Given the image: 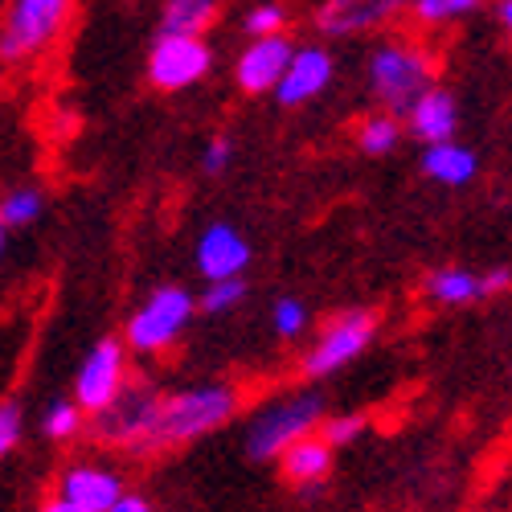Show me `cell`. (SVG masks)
<instances>
[{
	"label": "cell",
	"instance_id": "obj_1",
	"mask_svg": "<svg viewBox=\"0 0 512 512\" xmlns=\"http://www.w3.org/2000/svg\"><path fill=\"white\" fill-rule=\"evenodd\" d=\"M242 398L226 381H205V386L177 390L160 402V426H156V451L160 447H181L209 431L226 426L238 414Z\"/></svg>",
	"mask_w": 512,
	"mask_h": 512
},
{
	"label": "cell",
	"instance_id": "obj_2",
	"mask_svg": "<svg viewBox=\"0 0 512 512\" xmlns=\"http://www.w3.org/2000/svg\"><path fill=\"white\" fill-rule=\"evenodd\" d=\"M431 54L410 41H381L369 54V91L386 107V115H406L426 91H431Z\"/></svg>",
	"mask_w": 512,
	"mask_h": 512
},
{
	"label": "cell",
	"instance_id": "obj_3",
	"mask_svg": "<svg viewBox=\"0 0 512 512\" xmlns=\"http://www.w3.org/2000/svg\"><path fill=\"white\" fill-rule=\"evenodd\" d=\"M197 316V300L193 291L181 287V283H164V287H152L148 300L127 316V328H123V349H132L140 357H152V353H164L173 349L177 340L185 336V328L193 324Z\"/></svg>",
	"mask_w": 512,
	"mask_h": 512
},
{
	"label": "cell",
	"instance_id": "obj_4",
	"mask_svg": "<svg viewBox=\"0 0 512 512\" xmlns=\"http://www.w3.org/2000/svg\"><path fill=\"white\" fill-rule=\"evenodd\" d=\"M320 422H324V398L320 394H287L250 418L246 455L250 459H279L291 443L316 435Z\"/></svg>",
	"mask_w": 512,
	"mask_h": 512
},
{
	"label": "cell",
	"instance_id": "obj_5",
	"mask_svg": "<svg viewBox=\"0 0 512 512\" xmlns=\"http://www.w3.org/2000/svg\"><path fill=\"white\" fill-rule=\"evenodd\" d=\"M160 402L164 394L148 381H127L119 390V398L95 414L91 431L95 439H103L107 447H123V451H156V426H160Z\"/></svg>",
	"mask_w": 512,
	"mask_h": 512
},
{
	"label": "cell",
	"instance_id": "obj_6",
	"mask_svg": "<svg viewBox=\"0 0 512 512\" xmlns=\"http://www.w3.org/2000/svg\"><path fill=\"white\" fill-rule=\"evenodd\" d=\"M70 5L66 0H13L0 21V62H29L66 29Z\"/></svg>",
	"mask_w": 512,
	"mask_h": 512
},
{
	"label": "cell",
	"instance_id": "obj_7",
	"mask_svg": "<svg viewBox=\"0 0 512 512\" xmlns=\"http://www.w3.org/2000/svg\"><path fill=\"white\" fill-rule=\"evenodd\" d=\"M377 336V316L369 308H353L340 312L332 324L320 328V336L312 340V349L304 353V373L308 377H332L345 365H353Z\"/></svg>",
	"mask_w": 512,
	"mask_h": 512
},
{
	"label": "cell",
	"instance_id": "obj_8",
	"mask_svg": "<svg viewBox=\"0 0 512 512\" xmlns=\"http://www.w3.org/2000/svg\"><path fill=\"white\" fill-rule=\"evenodd\" d=\"M127 386V349H123V340L115 336H103L99 345L82 357L78 373H74V406L82 414H103L119 390Z\"/></svg>",
	"mask_w": 512,
	"mask_h": 512
},
{
	"label": "cell",
	"instance_id": "obj_9",
	"mask_svg": "<svg viewBox=\"0 0 512 512\" xmlns=\"http://www.w3.org/2000/svg\"><path fill=\"white\" fill-rule=\"evenodd\" d=\"M213 66V50L205 37H168L160 33L148 50V82L156 91L173 95L185 91L193 82H201Z\"/></svg>",
	"mask_w": 512,
	"mask_h": 512
},
{
	"label": "cell",
	"instance_id": "obj_10",
	"mask_svg": "<svg viewBox=\"0 0 512 512\" xmlns=\"http://www.w3.org/2000/svg\"><path fill=\"white\" fill-rule=\"evenodd\" d=\"M246 267H250V242L242 238V230L230 222H209L197 238V271L205 275V283L242 279Z\"/></svg>",
	"mask_w": 512,
	"mask_h": 512
},
{
	"label": "cell",
	"instance_id": "obj_11",
	"mask_svg": "<svg viewBox=\"0 0 512 512\" xmlns=\"http://www.w3.org/2000/svg\"><path fill=\"white\" fill-rule=\"evenodd\" d=\"M291 54H295V46L283 33L279 37H254L250 46L238 54V62H234L238 91H246V95H275Z\"/></svg>",
	"mask_w": 512,
	"mask_h": 512
},
{
	"label": "cell",
	"instance_id": "obj_12",
	"mask_svg": "<svg viewBox=\"0 0 512 512\" xmlns=\"http://www.w3.org/2000/svg\"><path fill=\"white\" fill-rule=\"evenodd\" d=\"M332 74H336V62L324 46H300L291 54L279 87H275V99L283 107H304L312 99H320L328 87H332Z\"/></svg>",
	"mask_w": 512,
	"mask_h": 512
},
{
	"label": "cell",
	"instance_id": "obj_13",
	"mask_svg": "<svg viewBox=\"0 0 512 512\" xmlns=\"http://www.w3.org/2000/svg\"><path fill=\"white\" fill-rule=\"evenodd\" d=\"M54 496L74 504L78 512H107L123 496V480H119V472H111L103 463H70Z\"/></svg>",
	"mask_w": 512,
	"mask_h": 512
},
{
	"label": "cell",
	"instance_id": "obj_14",
	"mask_svg": "<svg viewBox=\"0 0 512 512\" xmlns=\"http://www.w3.org/2000/svg\"><path fill=\"white\" fill-rule=\"evenodd\" d=\"M406 123H410V136L426 148L435 144H451L455 132H459V103L447 87H431L410 111H406Z\"/></svg>",
	"mask_w": 512,
	"mask_h": 512
},
{
	"label": "cell",
	"instance_id": "obj_15",
	"mask_svg": "<svg viewBox=\"0 0 512 512\" xmlns=\"http://www.w3.org/2000/svg\"><path fill=\"white\" fill-rule=\"evenodd\" d=\"M398 9L402 5H390V0H328V5L316 9V25L328 37H353L361 29L390 21Z\"/></svg>",
	"mask_w": 512,
	"mask_h": 512
},
{
	"label": "cell",
	"instance_id": "obj_16",
	"mask_svg": "<svg viewBox=\"0 0 512 512\" xmlns=\"http://www.w3.org/2000/svg\"><path fill=\"white\" fill-rule=\"evenodd\" d=\"M422 173L447 185V189H463V185H472L480 177V156L476 148H467L459 140L451 144H435V148H426L422 152Z\"/></svg>",
	"mask_w": 512,
	"mask_h": 512
},
{
	"label": "cell",
	"instance_id": "obj_17",
	"mask_svg": "<svg viewBox=\"0 0 512 512\" xmlns=\"http://www.w3.org/2000/svg\"><path fill=\"white\" fill-rule=\"evenodd\" d=\"M279 467H283V480L287 484H320L328 472H332V451L320 443V435H308L300 443H291L283 455H279Z\"/></svg>",
	"mask_w": 512,
	"mask_h": 512
},
{
	"label": "cell",
	"instance_id": "obj_18",
	"mask_svg": "<svg viewBox=\"0 0 512 512\" xmlns=\"http://www.w3.org/2000/svg\"><path fill=\"white\" fill-rule=\"evenodd\" d=\"M222 17L218 0H168L160 9V33L168 37H205V29Z\"/></svg>",
	"mask_w": 512,
	"mask_h": 512
},
{
	"label": "cell",
	"instance_id": "obj_19",
	"mask_svg": "<svg viewBox=\"0 0 512 512\" xmlns=\"http://www.w3.org/2000/svg\"><path fill=\"white\" fill-rule=\"evenodd\" d=\"M426 295L443 308H463L484 300V279L467 267H439L431 279H426Z\"/></svg>",
	"mask_w": 512,
	"mask_h": 512
},
{
	"label": "cell",
	"instance_id": "obj_20",
	"mask_svg": "<svg viewBox=\"0 0 512 512\" xmlns=\"http://www.w3.org/2000/svg\"><path fill=\"white\" fill-rule=\"evenodd\" d=\"M398 140H402V123H398L394 115L377 111V115L361 119L357 144H361V152H365V156H386V152H394V148H398Z\"/></svg>",
	"mask_w": 512,
	"mask_h": 512
},
{
	"label": "cell",
	"instance_id": "obj_21",
	"mask_svg": "<svg viewBox=\"0 0 512 512\" xmlns=\"http://www.w3.org/2000/svg\"><path fill=\"white\" fill-rule=\"evenodd\" d=\"M82 414L70 398H54L46 410H41V435L46 439H54V443H66V439H74L78 431H82Z\"/></svg>",
	"mask_w": 512,
	"mask_h": 512
},
{
	"label": "cell",
	"instance_id": "obj_22",
	"mask_svg": "<svg viewBox=\"0 0 512 512\" xmlns=\"http://www.w3.org/2000/svg\"><path fill=\"white\" fill-rule=\"evenodd\" d=\"M41 209H46V201H41L37 189H13L5 201H0V222H5V230L33 226L41 218Z\"/></svg>",
	"mask_w": 512,
	"mask_h": 512
},
{
	"label": "cell",
	"instance_id": "obj_23",
	"mask_svg": "<svg viewBox=\"0 0 512 512\" xmlns=\"http://www.w3.org/2000/svg\"><path fill=\"white\" fill-rule=\"evenodd\" d=\"M480 5L476 0H414L410 13L422 21V25H447V21H459L467 13H476Z\"/></svg>",
	"mask_w": 512,
	"mask_h": 512
},
{
	"label": "cell",
	"instance_id": "obj_24",
	"mask_svg": "<svg viewBox=\"0 0 512 512\" xmlns=\"http://www.w3.org/2000/svg\"><path fill=\"white\" fill-rule=\"evenodd\" d=\"M242 300H246V279H226V283H209L201 291L197 308L209 316H222V312H234Z\"/></svg>",
	"mask_w": 512,
	"mask_h": 512
},
{
	"label": "cell",
	"instance_id": "obj_25",
	"mask_svg": "<svg viewBox=\"0 0 512 512\" xmlns=\"http://www.w3.org/2000/svg\"><path fill=\"white\" fill-rule=\"evenodd\" d=\"M271 324H275V336L295 340L308 328V304L295 300V295H283V300H275V308H271Z\"/></svg>",
	"mask_w": 512,
	"mask_h": 512
},
{
	"label": "cell",
	"instance_id": "obj_26",
	"mask_svg": "<svg viewBox=\"0 0 512 512\" xmlns=\"http://www.w3.org/2000/svg\"><path fill=\"white\" fill-rule=\"evenodd\" d=\"M283 25H287V9L275 5V0H267V5H254V9L242 17V29L250 33V41H254V37H279Z\"/></svg>",
	"mask_w": 512,
	"mask_h": 512
},
{
	"label": "cell",
	"instance_id": "obj_27",
	"mask_svg": "<svg viewBox=\"0 0 512 512\" xmlns=\"http://www.w3.org/2000/svg\"><path fill=\"white\" fill-rule=\"evenodd\" d=\"M365 431V418L361 414H336V418H324L320 422V443L332 451V447H349L353 439H361Z\"/></svg>",
	"mask_w": 512,
	"mask_h": 512
},
{
	"label": "cell",
	"instance_id": "obj_28",
	"mask_svg": "<svg viewBox=\"0 0 512 512\" xmlns=\"http://www.w3.org/2000/svg\"><path fill=\"white\" fill-rule=\"evenodd\" d=\"M21 431H25V414L17 402H0V459H9L21 443Z\"/></svg>",
	"mask_w": 512,
	"mask_h": 512
},
{
	"label": "cell",
	"instance_id": "obj_29",
	"mask_svg": "<svg viewBox=\"0 0 512 512\" xmlns=\"http://www.w3.org/2000/svg\"><path fill=\"white\" fill-rule=\"evenodd\" d=\"M230 160H234V144H230V136L209 140L205 152H201V173H205V177H222L226 168H230Z\"/></svg>",
	"mask_w": 512,
	"mask_h": 512
},
{
	"label": "cell",
	"instance_id": "obj_30",
	"mask_svg": "<svg viewBox=\"0 0 512 512\" xmlns=\"http://www.w3.org/2000/svg\"><path fill=\"white\" fill-rule=\"evenodd\" d=\"M107 512H156V504L148 496H140V492H123Z\"/></svg>",
	"mask_w": 512,
	"mask_h": 512
},
{
	"label": "cell",
	"instance_id": "obj_31",
	"mask_svg": "<svg viewBox=\"0 0 512 512\" xmlns=\"http://www.w3.org/2000/svg\"><path fill=\"white\" fill-rule=\"evenodd\" d=\"M480 279H484V295H496V291H508L512 271H508V263H500L496 271H488V275H480Z\"/></svg>",
	"mask_w": 512,
	"mask_h": 512
},
{
	"label": "cell",
	"instance_id": "obj_32",
	"mask_svg": "<svg viewBox=\"0 0 512 512\" xmlns=\"http://www.w3.org/2000/svg\"><path fill=\"white\" fill-rule=\"evenodd\" d=\"M37 512H78V508H74V504H66V500H58V496H50V500L41 504Z\"/></svg>",
	"mask_w": 512,
	"mask_h": 512
},
{
	"label": "cell",
	"instance_id": "obj_33",
	"mask_svg": "<svg viewBox=\"0 0 512 512\" xmlns=\"http://www.w3.org/2000/svg\"><path fill=\"white\" fill-rule=\"evenodd\" d=\"M496 17H500V25L512 21V5H508V0H500V5H496Z\"/></svg>",
	"mask_w": 512,
	"mask_h": 512
},
{
	"label": "cell",
	"instance_id": "obj_34",
	"mask_svg": "<svg viewBox=\"0 0 512 512\" xmlns=\"http://www.w3.org/2000/svg\"><path fill=\"white\" fill-rule=\"evenodd\" d=\"M5 246H9V230H5V222H0V259H5Z\"/></svg>",
	"mask_w": 512,
	"mask_h": 512
}]
</instances>
